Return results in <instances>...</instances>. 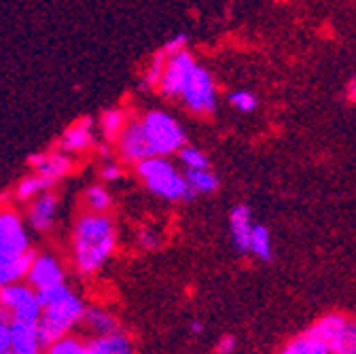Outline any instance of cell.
I'll return each instance as SVG.
<instances>
[{
    "mask_svg": "<svg viewBox=\"0 0 356 354\" xmlns=\"http://www.w3.org/2000/svg\"><path fill=\"white\" fill-rule=\"evenodd\" d=\"M119 232L113 216L81 212L70 232V263L81 278L98 276L117 252Z\"/></svg>",
    "mask_w": 356,
    "mask_h": 354,
    "instance_id": "cell-1",
    "label": "cell"
},
{
    "mask_svg": "<svg viewBox=\"0 0 356 354\" xmlns=\"http://www.w3.org/2000/svg\"><path fill=\"white\" fill-rule=\"evenodd\" d=\"M38 301L40 316L36 323V333L42 348L81 329L87 303L72 287L60 284L56 289L40 291Z\"/></svg>",
    "mask_w": 356,
    "mask_h": 354,
    "instance_id": "cell-2",
    "label": "cell"
},
{
    "mask_svg": "<svg viewBox=\"0 0 356 354\" xmlns=\"http://www.w3.org/2000/svg\"><path fill=\"white\" fill-rule=\"evenodd\" d=\"M134 168H136L138 179L143 181L147 191H151L153 195L165 202L178 204V202H191L195 198L185 181V174L170 161V157L153 155L138 161Z\"/></svg>",
    "mask_w": 356,
    "mask_h": 354,
    "instance_id": "cell-3",
    "label": "cell"
},
{
    "mask_svg": "<svg viewBox=\"0 0 356 354\" xmlns=\"http://www.w3.org/2000/svg\"><path fill=\"white\" fill-rule=\"evenodd\" d=\"M140 125L147 136L149 149L157 157L176 155L187 145L183 125L165 111H149L140 117Z\"/></svg>",
    "mask_w": 356,
    "mask_h": 354,
    "instance_id": "cell-4",
    "label": "cell"
},
{
    "mask_svg": "<svg viewBox=\"0 0 356 354\" xmlns=\"http://www.w3.org/2000/svg\"><path fill=\"white\" fill-rule=\"evenodd\" d=\"M305 333L318 337L327 344L331 354H354L356 352V321L343 314H327L318 319Z\"/></svg>",
    "mask_w": 356,
    "mask_h": 354,
    "instance_id": "cell-5",
    "label": "cell"
},
{
    "mask_svg": "<svg viewBox=\"0 0 356 354\" xmlns=\"http://www.w3.org/2000/svg\"><path fill=\"white\" fill-rule=\"evenodd\" d=\"M0 307L5 309V314L15 323H38L40 316V301L38 293L26 282H13L0 289Z\"/></svg>",
    "mask_w": 356,
    "mask_h": 354,
    "instance_id": "cell-6",
    "label": "cell"
},
{
    "mask_svg": "<svg viewBox=\"0 0 356 354\" xmlns=\"http://www.w3.org/2000/svg\"><path fill=\"white\" fill-rule=\"evenodd\" d=\"M0 252L15 259L34 252L30 230L24 216L7 204L0 206Z\"/></svg>",
    "mask_w": 356,
    "mask_h": 354,
    "instance_id": "cell-7",
    "label": "cell"
},
{
    "mask_svg": "<svg viewBox=\"0 0 356 354\" xmlns=\"http://www.w3.org/2000/svg\"><path fill=\"white\" fill-rule=\"evenodd\" d=\"M185 108L193 115H212L216 108V87L210 72L204 66H195L183 87L181 96Z\"/></svg>",
    "mask_w": 356,
    "mask_h": 354,
    "instance_id": "cell-8",
    "label": "cell"
},
{
    "mask_svg": "<svg viewBox=\"0 0 356 354\" xmlns=\"http://www.w3.org/2000/svg\"><path fill=\"white\" fill-rule=\"evenodd\" d=\"M36 293L66 284V265L56 252H34L24 278Z\"/></svg>",
    "mask_w": 356,
    "mask_h": 354,
    "instance_id": "cell-9",
    "label": "cell"
},
{
    "mask_svg": "<svg viewBox=\"0 0 356 354\" xmlns=\"http://www.w3.org/2000/svg\"><path fill=\"white\" fill-rule=\"evenodd\" d=\"M197 66L195 58L185 49L181 54L168 56L165 60V68L161 74V81L157 85V90L163 98H178L183 92V87L191 74V70Z\"/></svg>",
    "mask_w": 356,
    "mask_h": 354,
    "instance_id": "cell-10",
    "label": "cell"
},
{
    "mask_svg": "<svg viewBox=\"0 0 356 354\" xmlns=\"http://www.w3.org/2000/svg\"><path fill=\"white\" fill-rule=\"evenodd\" d=\"M26 225L28 230L36 234H49L56 223H58V214H60V200L58 195L49 189L36 195L32 202L26 204Z\"/></svg>",
    "mask_w": 356,
    "mask_h": 354,
    "instance_id": "cell-11",
    "label": "cell"
},
{
    "mask_svg": "<svg viewBox=\"0 0 356 354\" xmlns=\"http://www.w3.org/2000/svg\"><path fill=\"white\" fill-rule=\"evenodd\" d=\"M115 147H117L119 157L125 163L136 166L138 161H143L147 157H153V153L149 149V143H147V136L143 131V125H140V119H127L123 131L115 140Z\"/></svg>",
    "mask_w": 356,
    "mask_h": 354,
    "instance_id": "cell-12",
    "label": "cell"
},
{
    "mask_svg": "<svg viewBox=\"0 0 356 354\" xmlns=\"http://www.w3.org/2000/svg\"><path fill=\"white\" fill-rule=\"evenodd\" d=\"M96 147V127L92 117H83L68 125L60 138V151L68 155H83Z\"/></svg>",
    "mask_w": 356,
    "mask_h": 354,
    "instance_id": "cell-13",
    "label": "cell"
},
{
    "mask_svg": "<svg viewBox=\"0 0 356 354\" xmlns=\"http://www.w3.org/2000/svg\"><path fill=\"white\" fill-rule=\"evenodd\" d=\"M30 168L44 176V179H49L51 183H58L60 179H64L66 174L72 172L74 168V159L72 155L64 153V151H49V153H36L30 157Z\"/></svg>",
    "mask_w": 356,
    "mask_h": 354,
    "instance_id": "cell-14",
    "label": "cell"
},
{
    "mask_svg": "<svg viewBox=\"0 0 356 354\" xmlns=\"http://www.w3.org/2000/svg\"><path fill=\"white\" fill-rule=\"evenodd\" d=\"M85 354H136V344L129 333L117 329L106 335L85 339Z\"/></svg>",
    "mask_w": 356,
    "mask_h": 354,
    "instance_id": "cell-15",
    "label": "cell"
},
{
    "mask_svg": "<svg viewBox=\"0 0 356 354\" xmlns=\"http://www.w3.org/2000/svg\"><path fill=\"white\" fill-rule=\"evenodd\" d=\"M81 329H85L89 333V337H94V335L113 333L121 327H119V319L111 312V309H106L102 305H87Z\"/></svg>",
    "mask_w": 356,
    "mask_h": 354,
    "instance_id": "cell-16",
    "label": "cell"
},
{
    "mask_svg": "<svg viewBox=\"0 0 356 354\" xmlns=\"http://www.w3.org/2000/svg\"><path fill=\"white\" fill-rule=\"evenodd\" d=\"M252 225L254 223H252L250 208L246 204L234 206V210L229 214V232H232V240H234V246L238 252H248Z\"/></svg>",
    "mask_w": 356,
    "mask_h": 354,
    "instance_id": "cell-17",
    "label": "cell"
},
{
    "mask_svg": "<svg viewBox=\"0 0 356 354\" xmlns=\"http://www.w3.org/2000/svg\"><path fill=\"white\" fill-rule=\"evenodd\" d=\"M9 348L15 354H40L42 346L36 333V325L11 321V346Z\"/></svg>",
    "mask_w": 356,
    "mask_h": 354,
    "instance_id": "cell-18",
    "label": "cell"
},
{
    "mask_svg": "<svg viewBox=\"0 0 356 354\" xmlns=\"http://www.w3.org/2000/svg\"><path fill=\"white\" fill-rule=\"evenodd\" d=\"M34 252H30L26 257H19V259L0 252V289L7 287V284H13V282H19V280L26 278Z\"/></svg>",
    "mask_w": 356,
    "mask_h": 354,
    "instance_id": "cell-19",
    "label": "cell"
},
{
    "mask_svg": "<svg viewBox=\"0 0 356 354\" xmlns=\"http://www.w3.org/2000/svg\"><path fill=\"white\" fill-rule=\"evenodd\" d=\"M56 183H51L49 179H44V176L32 172L28 176H24V179H19V183L15 185L13 189V200L17 204H28L32 202L36 195H40L42 191H49Z\"/></svg>",
    "mask_w": 356,
    "mask_h": 354,
    "instance_id": "cell-20",
    "label": "cell"
},
{
    "mask_svg": "<svg viewBox=\"0 0 356 354\" xmlns=\"http://www.w3.org/2000/svg\"><path fill=\"white\" fill-rule=\"evenodd\" d=\"M278 354H331V350L327 348L325 341H321L318 337L309 335V333H301L293 339H289Z\"/></svg>",
    "mask_w": 356,
    "mask_h": 354,
    "instance_id": "cell-21",
    "label": "cell"
},
{
    "mask_svg": "<svg viewBox=\"0 0 356 354\" xmlns=\"http://www.w3.org/2000/svg\"><path fill=\"white\" fill-rule=\"evenodd\" d=\"M83 208H85V212L106 214L113 208V195H111V191L102 183L89 185L83 191Z\"/></svg>",
    "mask_w": 356,
    "mask_h": 354,
    "instance_id": "cell-22",
    "label": "cell"
},
{
    "mask_svg": "<svg viewBox=\"0 0 356 354\" xmlns=\"http://www.w3.org/2000/svg\"><path fill=\"white\" fill-rule=\"evenodd\" d=\"M125 123H127V115H125L123 108H106L100 115V119H98L100 134L104 136L106 143H113V145H115V140L119 138V134L123 131Z\"/></svg>",
    "mask_w": 356,
    "mask_h": 354,
    "instance_id": "cell-23",
    "label": "cell"
},
{
    "mask_svg": "<svg viewBox=\"0 0 356 354\" xmlns=\"http://www.w3.org/2000/svg\"><path fill=\"white\" fill-rule=\"evenodd\" d=\"M183 174H185V181H187L189 189L193 191V195H208L218 189V179L210 168L208 170H185Z\"/></svg>",
    "mask_w": 356,
    "mask_h": 354,
    "instance_id": "cell-24",
    "label": "cell"
},
{
    "mask_svg": "<svg viewBox=\"0 0 356 354\" xmlns=\"http://www.w3.org/2000/svg\"><path fill=\"white\" fill-rule=\"evenodd\" d=\"M248 252H252V255H254L257 259H261V261H272V259H274L272 236H270V230H267L265 225H252Z\"/></svg>",
    "mask_w": 356,
    "mask_h": 354,
    "instance_id": "cell-25",
    "label": "cell"
},
{
    "mask_svg": "<svg viewBox=\"0 0 356 354\" xmlns=\"http://www.w3.org/2000/svg\"><path fill=\"white\" fill-rule=\"evenodd\" d=\"M40 354H85V339L76 333H70L49 346H44Z\"/></svg>",
    "mask_w": 356,
    "mask_h": 354,
    "instance_id": "cell-26",
    "label": "cell"
},
{
    "mask_svg": "<svg viewBox=\"0 0 356 354\" xmlns=\"http://www.w3.org/2000/svg\"><path fill=\"white\" fill-rule=\"evenodd\" d=\"M176 155H178V159H181V163L185 166V170H208L210 168L208 155L197 147L185 145Z\"/></svg>",
    "mask_w": 356,
    "mask_h": 354,
    "instance_id": "cell-27",
    "label": "cell"
},
{
    "mask_svg": "<svg viewBox=\"0 0 356 354\" xmlns=\"http://www.w3.org/2000/svg\"><path fill=\"white\" fill-rule=\"evenodd\" d=\"M165 60H168V56L163 51H157L151 58V62H149V66L145 70V85L147 87H157L159 85L161 74H163V68H165Z\"/></svg>",
    "mask_w": 356,
    "mask_h": 354,
    "instance_id": "cell-28",
    "label": "cell"
},
{
    "mask_svg": "<svg viewBox=\"0 0 356 354\" xmlns=\"http://www.w3.org/2000/svg\"><path fill=\"white\" fill-rule=\"evenodd\" d=\"M229 104L240 111V113H252L257 106H259V100L254 94L246 92V90H240V92H232L229 94Z\"/></svg>",
    "mask_w": 356,
    "mask_h": 354,
    "instance_id": "cell-29",
    "label": "cell"
},
{
    "mask_svg": "<svg viewBox=\"0 0 356 354\" xmlns=\"http://www.w3.org/2000/svg\"><path fill=\"white\" fill-rule=\"evenodd\" d=\"M187 45H189V36H187L185 32H181V34L170 36V38L163 42V47H161L159 51H163L165 56H174V54L185 51V49H187Z\"/></svg>",
    "mask_w": 356,
    "mask_h": 354,
    "instance_id": "cell-30",
    "label": "cell"
},
{
    "mask_svg": "<svg viewBox=\"0 0 356 354\" xmlns=\"http://www.w3.org/2000/svg\"><path fill=\"white\" fill-rule=\"evenodd\" d=\"M121 174H123L121 166H119L117 161H113L111 157H104V161H102V166H100V179H102L104 183H115V181L121 179Z\"/></svg>",
    "mask_w": 356,
    "mask_h": 354,
    "instance_id": "cell-31",
    "label": "cell"
},
{
    "mask_svg": "<svg viewBox=\"0 0 356 354\" xmlns=\"http://www.w3.org/2000/svg\"><path fill=\"white\" fill-rule=\"evenodd\" d=\"M236 348H238V341L234 335H222L214 346V354H234Z\"/></svg>",
    "mask_w": 356,
    "mask_h": 354,
    "instance_id": "cell-32",
    "label": "cell"
},
{
    "mask_svg": "<svg viewBox=\"0 0 356 354\" xmlns=\"http://www.w3.org/2000/svg\"><path fill=\"white\" fill-rule=\"evenodd\" d=\"M138 244H140L145 250L157 248V246H159V236H157V232H153V230H143V232L138 234Z\"/></svg>",
    "mask_w": 356,
    "mask_h": 354,
    "instance_id": "cell-33",
    "label": "cell"
},
{
    "mask_svg": "<svg viewBox=\"0 0 356 354\" xmlns=\"http://www.w3.org/2000/svg\"><path fill=\"white\" fill-rule=\"evenodd\" d=\"M189 331H191V335H202V333H204V325H202L200 321H193V323L189 325Z\"/></svg>",
    "mask_w": 356,
    "mask_h": 354,
    "instance_id": "cell-34",
    "label": "cell"
},
{
    "mask_svg": "<svg viewBox=\"0 0 356 354\" xmlns=\"http://www.w3.org/2000/svg\"><path fill=\"white\" fill-rule=\"evenodd\" d=\"M348 94H350V98H352V100L356 102V77H354V79L350 81V87H348Z\"/></svg>",
    "mask_w": 356,
    "mask_h": 354,
    "instance_id": "cell-35",
    "label": "cell"
},
{
    "mask_svg": "<svg viewBox=\"0 0 356 354\" xmlns=\"http://www.w3.org/2000/svg\"><path fill=\"white\" fill-rule=\"evenodd\" d=\"M3 321H11V319H9V316L5 314V309H3V307H0V323H3Z\"/></svg>",
    "mask_w": 356,
    "mask_h": 354,
    "instance_id": "cell-36",
    "label": "cell"
},
{
    "mask_svg": "<svg viewBox=\"0 0 356 354\" xmlns=\"http://www.w3.org/2000/svg\"><path fill=\"white\" fill-rule=\"evenodd\" d=\"M0 354H15V352H13V350L9 348V350H5V352H0Z\"/></svg>",
    "mask_w": 356,
    "mask_h": 354,
    "instance_id": "cell-37",
    "label": "cell"
},
{
    "mask_svg": "<svg viewBox=\"0 0 356 354\" xmlns=\"http://www.w3.org/2000/svg\"><path fill=\"white\" fill-rule=\"evenodd\" d=\"M354 354H356V352H354Z\"/></svg>",
    "mask_w": 356,
    "mask_h": 354,
    "instance_id": "cell-38",
    "label": "cell"
}]
</instances>
